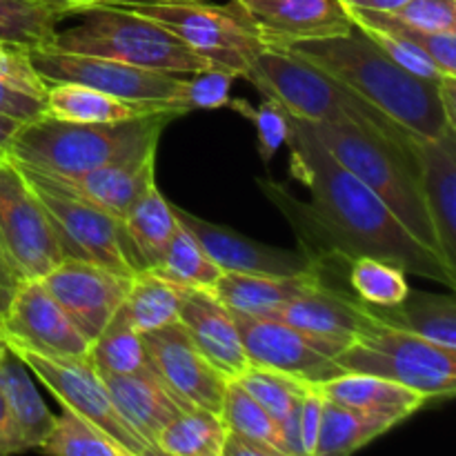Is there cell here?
<instances>
[{
	"label": "cell",
	"mask_w": 456,
	"mask_h": 456,
	"mask_svg": "<svg viewBox=\"0 0 456 456\" xmlns=\"http://www.w3.org/2000/svg\"><path fill=\"white\" fill-rule=\"evenodd\" d=\"M289 172L310 190L297 199L272 178H256L258 190L292 225L301 249L321 267H350L361 256L396 265L405 274L456 288V272L444 256L414 239L396 214L328 151L307 120L288 114Z\"/></svg>",
	"instance_id": "6da1fadb"
},
{
	"label": "cell",
	"mask_w": 456,
	"mask_h": 456,
	"mask_svg": "<svg viewBox=\"0 0 456 456\" xmlns=\"http://www.w3.org/2000/svg\"><path fill=\"white\" fill-rule=\"evenodd\" d=\"M354 89L417 138H436L450 127L439 101V83L396 65L361 27L285 47Z\"/></svg>",
	"instance_id": "7a4b0ae2"
},
{
	"label": "cell",
	"mask_w": 456,
	"mask_h": 456,
	"mask_svg": "<svg viewBox=\"0 0 456 456\" xmlns=\"http://www.w3.org/2000/svg\"><path fill=\"white\" fill-rule=\"evenodd\" d=\"M181 116V111H163L120 123H74L45 114L20 125L9 159L53 176H80L159 142L163 129Z\"/></svg>",
	"instance_id": "3957f363"
},
{
	"label": "cell",
	"mask_w": 456,
	"mask_h": 456,
	"mask_svg": "<svg viewBox=\"0 0 456 456\" xmlns=\"http://www.w3.org/2000/svg\"><path fill=\"white\" fill-rule=\"evenodd\" d=\"M267 98H274L285 111L310 123H350L370 129L405 150L417 151V136L312 62L288 49H265L243 76Z\"/></svg>",
	"instance_id": "277c9868"
},
{
	"label": "cell",
	"mask_w": 456,
	"mask_h": 456,
	"mask_svg": "<svg viewBox=\"0 0 456 456\" xmlns=\"http://www.w3.org/2000/svg\"><path fill=\"white\" fill-rule=\"evenodd\" d=\"M307 125L314 136L328 147L330 154L343 167L350 169L359 181H363L396 214V218L408 227L414 239L439 252V243L423 200L417 151L405 150L381 134L350 123L307 120Z\"/></svg>",
	"instance_id": "5b68a950"
},
{
	"label": "cell",
	"mask_w": 456,
	"mask_h": 456,
	"mask_svg": "<svg viewBox=\"0 0 456 456\" xmlns=\"http://www.w3.org/2000/svg\"><path fill=\"white\" fill-rule=\"evenodd\" d=\"M76 16H80L78 25L58 31L52 49L111 58L167 74H194L214 67L167 27L129 7H94Z\"/></svg>",
	"instance_id": "8992f818"
},
{
	"label": "cell",
	"mask_w": 456,
	"mask_h": 456,
	"mask_svg": "<svg viewBox=\"0 0 456 456\" xmlns=\"http://www.w3.org/2000/svg\"><path fill=\"white\" fill-rule=\"evenodd\" d=\"M343 372L372 374L421 392L426 399L456 395V350L379 321L337 354Z\"/></svg>",
	"instance_id": "52a82bcc"
},
{
	"label": "cell",
	"mask_w": 456,
	"mask_h": 456,
	"mask_svg": "<svg viewBox=\"0 0 456 456\" xmlns=\"http://www.w3.org/2000/svg\"><path fill=\"white\" fill-rule=\"evenodd\" d=\"M132 12L167 27L172 34L214 67L243 78L267 49L256 25L236 3L208 4L203 0H151L127 4Z\"/></svg>",
	"instance_id": "ba28073f"
},
{
	"label": "cell",
	"mask_w": 456,
	"mask_h": 456,
	"mask_svg": "<svg viewBox=\"0 0 456 456\" xmlns=\"http://www.w3.org/2000/svg\"><path fill=\"white\" fill-rule=\"evenodd\" d=\"M16 165L43 203L61 243L62 256L89 261L127 279L136 274L129 265L123 221L107 214L98 205L71 194L69 190L53 183L47 174L27 165Z\"/></svg>",
	"instance_id": "9c48e42d"
},
{
	"label": "cell",
	"mask_w": 456,
	"mask_h": 456,
	"mask_svg": "<svg viewBox=\"0 0 456 456\" xmlns=\"http://www.w3.org/2000/svg\"><path fill=\"white\" fill-rule=\"evenodd\" d=\"M0 245L18 281L43 279L65 261L43 203L12 159H0Z\"/></svg>",
	"instance_id": "30bf717a"
},
{
	"label": "cell",
	"mask_w": 456,
	"mask_h": 456,
	"mask_svg": "<svg viewBox=\"0 0 456 456\" xmlns=\"http://www.w3.org/2000/svg\"><path fill=\"white\" fill-rule=\"evenodd\" d=\"M12 350V347H9ZM29 372L61 401L62 408L74 410L105 430L127 456H154L141 436L125 423L111 401L110 390L89 354L43 356L27 350H12Z\"/></svg>",
	"instance_id": "8fae6325"
},
{
	"label": "cell",
	"mask_w": 456,
	"mask_h": 456,
	"mask_svg": "<svg viewBox=\"0 0 456 456\" xmlns=\"http://www.w3.org/2000/svg\"><path fill=\"white\" fill-rule=\"evenodd\" d=\"M232 316L249 365L254 368L288 374L307 383H323L346 374L334 361L346 343L263 316H249L240 312H232Z\"/></svg>",
	"instance_id": "7c38bea8"
},
{
	"label": "cell",
	"mask_w": 456,
	"mask_h": 456,
	"mask_svg": "<svg viewBox=\"0 0 456 456\" xmlns=\"http://www.w3.org/2000/svg\"><path fill=\"white\" fill-rule=\"evenodd\" d=\"M147 363L183 408H205L221 414L230 379L196 347L178 321L142 332Z\"/></svg>",
	"instance_id": "4fadbf2b"
},
{
	"label": "cell",
	"mask_w": 456,
	"mask_h": 456,
	"mask_svg": "<svg viewBox=\"0 0 456 456\" xmlns=\"http://www.w3.org/2000/svg\"><path fill=\"white\" fill-rule=\"evenodd\" d=\"M31 62L45 83H78L98 92L111 94L125 101H172L178 87V74L142 69L127 62L111 61L87 53L58 52V49H34Z\"/></svg>",
	"instance_id": "5bb4252c"
},
{
	"label": "cell",
	"mask_w": 456,
	"mask_h": 456,
	"mask_svg": "<svg viewBox=\"0 0 456 456\" xmlns=\"http://www.w3.org/2000/svg\"><path fill=\"white\" fill-rule=\"evenodd\" d=\"M0 334L12 350L43 356H83L89 341L76 330L43 279L18 281L0 321Z\"/></svg>",
	"instance_id": "9a60e30c"
},
{
	"label": "cell",
	"mask_w": 456,
	"mask_h": 456,
	"mask_svg": "<svg viewBox=\"0 0 456 456\" xmlns=\"http://www.w3.org/2000/svg\"><path fill=\"white\" fill-rule=\"evenodd\" d=\"M43 283L89 343L123 305L132 279L80 258H65L43 276Z\"/></svg>",
	"instance_id": "2e32d148"
},
{
	"label": "cell",
	"mask_w": 456,
	"mask_h": 456,
	"mask_svg": "<svg viewBox=\"0 0 456 456\" xmlns=\"http://www.w3.org/2000/svg\"><path fill=\"white\" fill-rule=\"evenodd\" d=\"M172 209L176 214V221L196 236L200 248L208 252V256L223 272L274 276H298L323 272L303 249H283L274 248V245L258 243V240L248 239V236L230 230V227L205 221V218L176 208V205H172Z\"/></svg>",
	"instance_id": "e0dca14e"
},
{
	"label": "cell",
	"mask_w": 456,
	"mask_h": 456,
	"mask_svg": "<svg viewBox=\"0 0 456 456\" xmlns=\"http://www.w3.org/2000/svg\"><path fill=\"white\" fill-rule=\"evenodd\" d=\"M256 25L267 49L325 36H341L354 27L341 0H232Z\"/></svg>",
	"instance_id": "ac0fdd59"
},
{
	"label": "cell",
	"mask_w": 456,
	"mask_h": 456,
	"mask_svg": "<svg viewBox=\"0 0 456 456\" xmlns=\"http://www.w3.org/2000/svg\"><path fill=\"white\" fill-rule=\"evenodd\" d=\"M156 147H159V142H151V145L120 156V159L101 165L92 172L80 174V176L43 174H47L53 183L69 190L71 194L98 205L107 214L123 221L129 208L145 194L147 187L156 183Z\"/></svg>",
	"instance_id": "d6986e66"
},
{
	"label": "cell",
	"mask_w": 456,
	"mask_h": 456,
	"mask_svg": "<svg viewBox=\"0 0 456 456\" xmlns=\"http://www.w3.org/2000/svg\"><path fill=\"white\" fill-rule=\"evenodd\" d=\"M423 200L444 261L456 272V129L417 141Z\"/></svg>",
	"instance_id": "ffe728a7"
},
{
	"label": "cell",
	"mask_w": 456,
	"mask_h": 456,
	"mask_svg": "<svg viewBox=\"0 0 456 456\" xmlns=\"http://www.w3.org/2000/svg\"><path fill=\"white\" fill-rule=\"evenodd\" d=\"M263 319L281 321L285 325L334 338L346 346L379 323L377 316L368 310L363 301L346 297L325 281L307 292L281 303Z\"/></svg>",
	"instance_id": "44dd1931"
},
{
	"label": "cell",
	"mask_w": 456,
	"mask_h": 456,
	"mask_svg": "<svg viewBox=\"0 0 456 456\" xmlns=\"http://www.w3.org/2000/svg\"><path fill=\"white\" fill-rule=\"evenodd\" d=\"M178 323L230 381H236L249 368L234 316L212 292L185 288L178 307Z\"/></svg>",
	"instance_id": "7402d4cb"
},
{
	"label": "cell",
	"mask_w": 456,
	"mask_h": 456,
	"mask_svg": "<svg viewBox=\"0 0 456 456\" xmlns=\"http://www.w3.org/2000/svg\"><path fill=\"white\" fill-rule=\"evenodd\" d=\"M120 417L159 454V436L183 408L151 370L134 374H101Z\"/></svg>",
	"instance_id": "603a6c76"
},
{
	"label": "cell",
	"mask_w": 456,
	"mask_h": 456,
	"mask_svg": "<svg viewBox=\"0 0 456 456\" xmlns=\"http://www.w3.org/2000/svg\"><path fill=\"white\" fill-rule=\"evenodd\" d=\"M314 386L319 387L323 399L356 410V412L370 414V417L383 419L390 426L405 421L430 401L412 387L372 377V374L346 372L323 383H314Z\"/></svg>",
	"instance_id": "cb8c5ba5"
},
{
	"label": "cell",
	"mask_w": 456,
	"mask_h": 456,
	"mask_svg": "<svg viewBox=\"0 0 456 456\" xmlns=\"http://www.w3.org/2000/svg\"><path fill=\"white\" fill-rule=\"evenodd\" d=\"M163 111L181 110L167 102L125 101L78 83H49L45 94V114L74 123H120Z\"/></svg>",
	"instance_id": "d4e9b609"
},
{
	"label": "cell",
	"mask_w": 456,
	"mask_h": 456,
	"mask_svg": "<svg viewBox=\"0 0 456 456\" xmlns=\"http://www.w3.org/2000/svg\"><path fill=\"white\" fill-rule=\"evenodd\" d=\"M323 272L298 276L274 274H236L223 272L214 285L212 294L230 312H240L249 316H267L281 303L307 292L314 285L323 283Z\"/></svg>",
	"instance_id": "484cf974"
},
{
	"label": "cell",
	"mask_w": 456,
	"mask_h": 456,
	"mask_svg": "<svg viewBox=\"0 0 456 456\" xmlns=\"http://www.w3.org/2000/svg\"><path fill=\"white\" fill-rule=\"evenodd\" d=\"M176 225V214L163 199L156 183L147 187L145 194L129 208L123 218L127 258L134 272L154 270L160 265Z\"/></svg>",
	"instance_id": "4316f807"
},
{
	"label": "cell",
	"mask_w": 456,
	"mask_h": 456,
	"mask_svg": "<svg viewBox=\"0 0 456 456\" xmlns=\"http://www.w3.org/2000/svg\"><path fill=\"white\" fill-rule=\"evenodd\" d=\"M0 395L27 452L38 448L52 430L56 417L49 412L47 403L36 390L27 365L9 347H4L0 354Z\"/></svg>",
	"instance_id": "83f0119b"
},
{
	"label": "cell",
	"mask_w": 456,
	"mask_h": 456,
	"mask_svg": "<svg viewBox=\"0 0 456 456\" xmlns=\"http://www.w3.org/2000/svg\"><path fill=\"white\" fill-rule=\"evenodd\" d=\"M368 310L383 323L417 334L445 350H456V301L450 294L410 289L408 297L396 305H368Z\"/></svg>",
	"instance_id": "f1b7e54d"
},
{
	"label": "cell",
	"mask_w": 456,
	"mask_h": 456,
	"mask_svg": "<svg viewBox=\"0 0 456 456\" xmlns=\"http://www.w3.org/2000/svg\"><path fill=\"white\" fill-rule=\"evenodd\" d=\"M185 288L165 279L154 270H142L132 276L123 312L138 332L163 328L178 321V307Z\"/></svg>",
	"instance_id": "f546056e"
},
{
	"label": "cell",
	"mask_w": 456,
	"mask_h": 456,
	"mask_svg": "<svg viewBox=\"0 0 456 456\" xmlns=\"http://www.w3.org/2000/svg\"><path fill=\"white\" fill-rule=\"evenodd\" d=\"M390 428L395 426L383 419L370 417V414L356 412V410L343 408V405L323 399L319 435H316L312 456L352 454L386 435Z\"/></svg>",
	"instance_id": "4dcf8cb0"
},
{
	"label": "cell",
	"mask_w": 456,
	"mask_h": 456,
	"mask_svg": "<svg viewBox=\"0 0 456 456\" xmlns=\"http://www.w3.org/2000/svg\"><path fill=\"white\" fill-rule=\"evenodd\" d=\"M65 9L45 0H0V40L29 52L52 49Z\"/></svg>",
	"instance_id": "1f68e13d"
},
{
	"label": "cell",
	"mask_w": 456,
	"mask_h": 456,
	"mask_svg": "<svg viewBox=\"0 0 456 456\" xmlns=\"http://www.w3.org/2000/svg\"><path fill=\"white\" fill-rule=\"evenodd\" d=\"M227 428L221 414L205 408H185L159 436V454L221 456Z\"/></svg>",
	"instance_id": "d6a6232c"
},
{
	"label": "cell",
	"mask_w": 456,
	"mask_h": 456,
	"mask_svg": "<svg viewBox=\"0 0 456 456\" xmlns=\"http://www.w3.org/2000/svg\"><path fill=\"white\" fill-rule=\"evenodd\" d=\"M89 359L101 374H134L150 370L141 332L118 307L102 332L89 343Z\"/></svg>",
	"instance_id": "836d02e7"
},
{
	"label": "cell",
	"mask_w": 456,
	"mask_h": 456,
	"mask_svg": "<svg viewBox=\"0 0 456 456\" xmlns=\"http://www.w3.org/2000/svg\"><path fill=\"white\" fill-rule=\"evenodd\" d=\"M154 272L183 285V288L205 289V292H212L218 276L223 274L221 267L200 248L196 236L190 230H185L181 223L174 230L172 239L165 248L163 261L159 267H154Z\"/></svg>",
	"instance_id": "e575fe53"
},
{
	"label": "cell",
	"mask_w": 456,
	"mask_h": 456,
	"mask_svg": "<svg viewBox=\"0 0 456 456\" xmlns=\"http://www.w3.org/2000/svg\"><path fill=\"white\" fill-rule=\"evenodd\" d=\"M36 450L52 456H127L96 423L67 408L53 419L52 430Z\"/></svg>",
	"instance_id": "d590c367"
},
{
	"label": "cell",
	"mask_w": 456,
	"mask_h": 456,
	"mask_svg": "<svg viewBox=\"0 0 456 456\" xmlns=\"http://www.w3.org/2000/svg\"><path fill=\"white\" fill-rule=\"evenodd\" d=\"M221 419L230 432H236V435L245 436L254 444L274 450L276 456H288L281 426L258 401L252 399V395L239 381L227 383Z\"/></svg>",
	"instance_id": "8d00e7d4"
},
{
	"label": "cell",
	"mask_w": 456,
	"mask_h": 456,
	"mask_svg": "<svg viewBox=\"0 0 456 456\" xmlns=\"http://www.w3.org/2000/svg\"><path fill=\"white\" fill-rule=\"evenodd\" d=\"M350 13L352 22L365 29L386 31V34L401 36L410 43L419 45L428 56L435 61L444 74L456 76V29L454 31H423L417 27H410L401 22L399 18L392 16L390 12H370V9L346 7Z\"/></svg>",
	"instance_id": "74e56055"
},
{
	"label": "cell",
	"mask_w": 456,
	"mask_h": 456,
	"mask_svg": "<svg viewBox=\"0 0 456 456\" xmlns=\"http://www.w3.org/2000/svg\"><path fill=\"white\" fill-rule=\"evenodd\" d=\"M236 381L252 395L254 401H258L270 412V417L279 423L281 430L292 419V414L297 412L303 395L312 386V383L301 381V379L272 372V370L254 368V365H249Z\"/></svg>",
	"instance_id": "f35d334b"
},
{
	"label": "cell",
	"mask_w": 456,
	"mask_h": 456,
	"mask_svg": "<svg viewBox=\"0 0 456 456\" xmlns=\"http://www.w3.org/2000/svg\"><path fill=\"white\" fill-rule=\"evenodd\" d=\"M347 281L359 301L374 307H392L410 292L405 272L379 258L361 256L347 267Z\"/></svg>",
	"instance_id": "ab89813d"
},
{
	"label": "cell",
	"mask_w": 456,
	"mask_h": 456,
	"mask_svg": "<svg viewBox=\"0 0 456 456\" xmlns=\"http://www.w3.org/2000/svg\"><path fill=\"white\" fill-rule=\"evenodd\" d=\"M236 76L221 67H208L190 74V78L178 80L169 105L181 110L183 114L194 110H218L230 102L232 85Z\"/></svg>",
	"instance_id": "60d3db41"
},
{
	"label": "cell",
	"mask_w": 456,
	"mask_h": 456,
	"mask_svg": "<svg viewBox=\"0 0 456 456\" xmlns=\"http://www.w3.org/2000/svg\"><path fill=\"white\" fill-rule=\"evenodd\" d=\"M227 105L234 111H239V114H243L245 118L252 120L258 136V156H261V160L265 165L270 163L276 151L288 141L289 123L285 107L279 101L267 96L265 102H261L258 107L249 105L248 101H240V98H230Z\"/></svg>",
	"instance_id": "b9f144b4"
},
{
	"label": "cell",
	"mask_w": 456,
	"mask_h": 456,
	"mask_svg": "<svg viewBox=\"0 0 456 456\" xmlns=\"http://www.w3.org/2000/svg\"><path fill=\"white\" fill-rule=\"evenodd\" d=\"M356 27H359V25H356ZM361 29H363L365 34H368L370 38H372L374 43H377L379 47H381L383 52H386L387 56H390L392 61L396 62V65H401L405 71H410V74L419 76V78L432 80V83H439L444 76H448L435 65V61H432V58L428 56V53L423 52L419 45L410 43L408 38L386 34V31L365 29V27H361Z\"/></svg>",
	"instance_id": "7bdbcfd3"
},
{
	"label": "cell",
	"mask_w": 456,
	"mask_h": 456,
	"mask_svg": "<svg viewBox=\"0 0 456 456\" xmlns=\"http://www.w3.org/2000/svg\"><path fill=\"white\" fill-rule=\"evenodd\" d=\"M0 83L40 101H45V94H47V83L36 71L29 49L4 43V40H0Z\"/></svg>",
	"instance_id": "ee69618b"
},
{
	"label": "cell",
	"mask_w": 456,
	"mask_h": 456,
	"mask_svg": "<svg viewBox=\"0 0 456 456\" xmlns=\"http://www.w3.org/2000/svg\"><path fill=\"white\" fill-rule=\"evenodd\" d=\"M390 13L423 31L456 29V0H408L403 7Z\"/></svg>",
	"instance_id": "f6af8a7d"
},
{
	"label": "cell",
	"mask_w": 456,
	"mask_h": 456,
	"mask_svg": "<svg viewBox=\"0 0 456 456\" xmlns=\"http://www.w3.org/2000/svg\"><path fill=\"white\" fill-rule=\"evenodd\" d=\"M321 408H323V395L312 383L305 395H303L301 410H298V432H301V444L305 456H312V450H314L316 435H319L321 426Z\"/></svg>",
	"instance_id": "bcb514c9"
},
{
	"label": "cell",
	"mask_w": 456,
	"mask_h": 456,
	"mask_svg": "<svg viewBox=\"0 0 456 456\" xmlns=\"http://www.w3.org/2000/svg\"><path fill=\"white\" fill-rule=\"evenodd\" d=\"M0 114L13 116L22 123H29V120L45 116V101L0 83Z\"/></svg>",
	"instance_id": "7dc6e473"
},
{
	"label": "cell",
	"mask_w": 456,
	"mask_h": 456,
	"mask_svg": "<svg viewBox=\"0 0 456 456\" xmlns=\"http://www.w3.org/2000/svg\"><path fill=\"white\" fill-rule=\"evenodd\" d=\"M20 452H27V450L25 445H22L20 435H18L12 417H9V410L7 405H4L3 395H0V456L20 454Z\"/></svg>",
	"instance_id": "c3c4849f"
},
{
	"label": "cell",
	"mask_w": 456,
	"mask_h": 456,
	"mask_svg": "<svg viewBox=\"0 0 456 456\" xmlns=\"http://www.w3.org/2000/svg\"><path fill=\"white\" fill-rule=\"evenodd\" d=\"M221 456H276V452L274 450L265 448V445L254 444V441L236 435V432L227 430L225 441H223Z\"/></svg>",
	"instance_id": "681fc988"
},
{
	"label": "cell",
	"mask_w": 456,
	"mask_h": 456,
	"mask_svg": "<svg viewBox=\"0 0 456 456\" xmlns=\"http://www.w3.org/2000/svg\"><path fill=\"white\" fill-rule=\"evenodd\" d=\"M45 3H52L56 7L65 9L69 16H76V13L85 12V9L94 7H127V4L136 3H151V0H45Z\"/></svg>",
	"instance_id": "f907efd6"
},
{
	"label": "cell",
	"mask_w": 456,
	"mask_h": 456,
	"mask_svg": "<svg viewBox=\"0 0 456 456\" xmlns=\"http://www.w3.org/2000/svg\"><path fill=\"white\" fill-rule=\"evenodd\" d=\"M439 101L444 107L445 120L456 129V76H444L439 80Z\"/></svg>",
	"instance_id": "816d5d0a"
},
{
	"label": "cell",
	"mask_w": 456,
	"mask_h": 456,
	"mask_svg": "<svg viewBox=\"0 0 456 456\" xmlns=\"http://www.w3.org/2000/svg\"><path fill=\"white\" fill-rule=\"evenodd\" d=\"M20 125L22 120L7 114H0V159H9V147H12L13 136L20 129Z\"/></svg>",
	"instance_id": "f5cc1de1"
},
{
	"label": "cell",
	"mask_w": 456,
	"mask_h": 456,
	"mask_svg": "<svg viewBox=\"0 0 456 456\" xmlns=\"http://www.w3.org/2000/svg\"><path fill=\"white\" fill-rule=\"evenodd\" d=\"M346 7L370 9V12H396L403 7L408 0H341Z\"/></svg>",
	"instance_id": "db71d44e"
},
{
	"label": "cell",
	"mask_w": 456,
	"mask_h": 456,
	"mask_svg": "<svg viewBox=\"0 0 456 456\" xmlns=\"http://www.w3.org/2000/svg\"><path fill=\"white\" fill-rule=\"evenodd\" d=\"M0 281H3V283L7 285L12 292H13V288L18 285V279H16V274H13L12 265H9V258H7V254H4L3 245H0Z\"/></svg>",
	"instance_id": "11a10c76"
},
{
	"label": "cell",
	"mask_w": 456,
	"mask_h": 456,
	"mask_svg": "<svg viewBox=\"0 0 456 456\" xmlns=\"http://www.w3.org/2000/svg\"><path fill=\"white\" fill-rule=\"evenodd\" d=\"M9 298H12V289H9L7 285L0 281V321H3L4 310H7V305H9Z\"/></svg>",
	"instance_id": "9f6ffc18"
},
{
	"label": "cell",
	"mask_w": 456,
	"mask_h": 456,
	"mask_svg": "<svg viewBox=\"0 0 456 456\" xmlns=\"http://www.w3.org/2000/svg\"><path fill=\"white\" fill-rule=\"evenodd\" d=\"M4 347H7V343H4V337H3V334H0V354H3Z\"/></svg>",
	"instance_id": "6f0895ef"
}]
</instances>
